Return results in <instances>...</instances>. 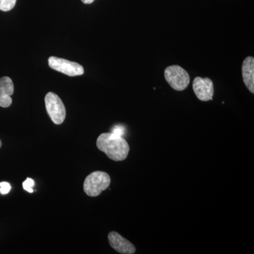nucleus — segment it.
Segmentation results:
<instances>
[{
	"label": "nucleus",
	"instance_id": "f257e3e1",
	"mask_svg": "<svg viewBox=\"0 0 254 254\" xmlns=\"http://www.w3.org/2000/svg\"><path fill=\"white\" fill-rule=\"evenodd\" d=\"M97 148L114 161H123L128 156L129 145L120 135L115 133H103L97 138Z\"/></svg>",
	"mask_w": 254,
	"mask_h": 254
},
{
	"label": "nucleus",
	"instance_id": "f03ea898",
	"mask_svg": "<svg viewBox=\"0 0 254 254\" xmlns=\"http://www.w3.org/2000/svg\"><path fill=\"white\" fill-rule=\"evenodd\" d=\"M111 178L108 173L103 171H95L85 179L83 190L90 197L98 196L110 187Z\"/></svg>",
	"mask_w": 254,
	"mask_h": 254
},
{
	"label": "nucleus",
	"instance_id": "7ed1b4c3",
	"mask_svg": "<svg viewBox=\"0 0 254 254\" xmlns=\"http://www.w3.org/2000/svg\"><path fill=\"white\" fill-rule=\"evenodd\" d=\"M164 76L169 85L175 91H184L190 85V74L179 65L168 66L165 69Z\"/></svg>",
	"mask_w": 254,
	"mask_h": 254
},
{
	"label": "nucleus",
	"instance_id": "20e7f679",
	"mask_svg": "<svg viewBox=\"0 0 254 254\" xmlns=\"http://www.w3.org/2000/svg\"><path fill=\"white\" fill-rule=\"evenodd\" d=\"M48 115L55 125H62L66 118V108L63 100L56 93L49 92L45 98Z\"/></svg>",
	"mask_w": 254,
	"mask_h": 254
},
{
	"label": "nucleus",
	"instance_id": "39448f33",
	"mask_svg": "<svg viewBox=\"0 0 254 254\" xmlns=\"http://www.w3.org/2000/svg\"><path fill=\"white\" fill-rule=\"evenodd\" d=\"M48 65L55 71L68 76H81L84 73V68L80 64L57 57H50L48 58Z\"/></svg>",
	"mask_w": 254,
	"mask_h": 254
},
{
	"label": "nucleus",
	"instance_id": "423d86ee",
	"mask_svg": "<svg viewBox=\"0 0 254 254\" xmlns=\"http://www.w3.org/2000/svg\"><path fill=\"white\" fill-rule=\"evenodd\" d=\"M193 90L200 101L207 102L213 100V82L209 78L195 77L193 82Z\"/></svg>",
	"mask_w": 254,
	"mask_h": 254
},
{
	"label": "nucleus",
	"instance_id": "0eeeda50",
	"mask_svg": "<svg viewBox=\"0 0 254 254\" xmlns=\"http://www.w3.org/2000/svg\"><path fill=\"white\" fill-rule=\"evenodd\" d=\"M108 241L110 247L118 253L122 254H134L136 247L127 239L124 238L117 232H111L108 234Z\"/></svg>",
	"mask_w": 254,
	"mask_h": 254
},
{
	"label": "nucleus",
	"instance_id": "6e6552de",
	"mask_svg": "<svg viewBox=\"0 0 254 254\" xmlns=\"http://www.w3.org/2000/svg\"><path fill=\"white\" fill-rule=\"evenodd\" d=\"M14 92L12 80L8 76L0 78V107L9 108L12 103L11 96L14 94Z\"/></svg>",
	"mask_w": 254,
	"mask_h": 254
},
{
	"label": "nucleus",
	"instance_id": "1a4fd4ad",
	"mask_svg": "<svg viewBox=\"0 0 254 254\" xmlns=\"http://www.w3.org/2000/svg\"><path fill=\"white\" fill-rule=\"evenodd\" d=\"M242 78L249 91L254 93V58L247 57L244 60L242 66Z\"/></svg>",
	"mask_w": 254,
	"mask_h": 254
},
{
	"label": "nucleus",
	"instance_id": "9d476101",
	"mask_svg": "<svg viewBox=\"0 0 254 254\" xmlns=\"http://www.w3.org/2000/svg\"><path fill=\"white\" fill-rule=\"evenodd\" d=\"M17 0H0V11H9L14 9Z\"/></svg>",
	"mask_w": 254,
	"mask_h": 254
},
{
	"label": "nucleus",
	"instance_id": "9b49d317",
	"mask_svg": "<svg viewBox=\"0 0 254 254\" xmlns=\"http://www.w3.org/2000/svg\"><path fill=\"white\" fill-rule=\"evenodd\" d=\"M35 182L34 180H32L31 178H27L26 181L23 182V190L28 191V193H33V187H34Z\"/></svg>",
	"mask_w": 254,
	"mask_h": 254
},
{
	"label": "nucleus",
	"instance_id": "f8f14e48",
	"mask_svg": "<svg viewBox=\"0 0 254 254\" xmlns=\"http://www.w3.org/2000/svg\"><path fill=\"white\" fill-rule=\"evenodd\" d=\"M11 185L8 182H3L0 183V193L1 194H7L10 190H11Z\"/></svg>",
	"mask_w": 254,
	"mask_h": 254
},
{
	"label": "nucleus",
	"instance_id": "ddd939ff",
	"mask_svg": "<svg viewBox=\"0 0 254 254\" xmlns=\"http://www.w3.org/2000/svg\"><path fill=\"white\" fill-rule=\"evenodd\" d=\"M81 1L83 4H91L92 3L94 2L95 0H81Z\"/></svg>",
	"mask_w": 254,
	"mask_h": 254
},
{
	"label": "nucleus",
	"instance_id": "4468645a",
	"mask_svg": "<svg viewBox=\"0 0 254 254\" xmlns=\"http://www.w3.org/2000/svg\"><path fill=\"white\" fill-rule=\"evenodd\" d=\"M1 145H2V143H1V140H0V148H1Z\"/></svg>",
	"mask_w": 254,
	"mask_h": 254
}]
</instances>
